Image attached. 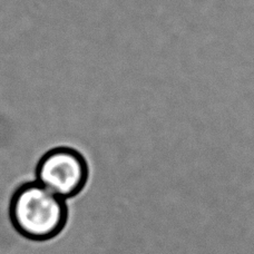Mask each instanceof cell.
Returning a JSON list of instances; mask_svg holds the SVG:
<instances>
[{
	"instance_id": "1",
	"label": "cell",
	"mask_w": 254,
	"mask_h": 254,
	"mask_svg": "<svg viewBox=\"0 0 254 254\" xmlns=\"http://www.w3.org/2000/svg\"><path fill=\"white\" fill-rule=\"evenodd\" d=\"M67 202L37 181L22 183L9 202V220L18 234L34 242H51L67 224Z\"/></svg>"
},
{
	"instance_id": "2",
	"label": "cell",
	"mask_w": 254,
	"mask_h": 254,
	"mask_svg": "<svg viewBox=\"0 0 254 254\" xmlns=\"http://www.w3.org/2000/svg\"><path fill=\"white\" fill-rule=\"evenodd\" d=\"M87 180V161L79 151L67 145L49 149L36 166L35 181L65 201L78 195Z\"/></svg>"
},
{
	"instance_id": "3",
	"label": "cell",
	"mask_w": 254,
	"mask_h": 254,
	"mask_svg": "<svg viewBox=\"0 0 254 254\" xmlns=\"http://www.w3.org/2000/svg\"><path fill=\"white\" fill-rule=\"evenodd\" d=\"M214 30H215V21H214ZM213 35H214V34H213ZM208 40H210V43L212 42V44H213V42H214V37H213V38L208 37Z\"/></svg>"
}]
</instances>
